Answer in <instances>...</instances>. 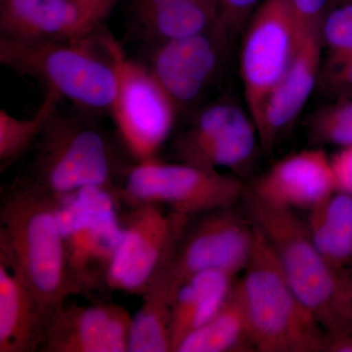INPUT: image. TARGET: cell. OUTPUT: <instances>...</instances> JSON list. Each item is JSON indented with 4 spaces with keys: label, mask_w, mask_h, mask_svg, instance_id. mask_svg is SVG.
Masks as SVG:
<instances>
[{
    "label": "cell",
    "mask_w": 352,
    "mask_h": 352,
    "mask_svg": "<svg viewBox=\"0 0 352 352\" xmlns=\"http://www.w3.org/2000/svg\"><path fill=\"white\" fill-rule=\"evenodd\" d=\"M98 27L76 0H0V36L15 41L82 38Z\"/></svg>",
    "instance_id": "obj_17"
},
{
    "label": "cell",
    "mask_w": 352,
    "mask_h": 352,
    "mask_svg": "<svg viewBox=\"0 0 352 352\" xmlns=\"http://www.w3.org/2000/svg\"><path fill=\"white\" fill-rule=\"evenodd\" d=\"M303 30L319 27L330 0H293Z\"/></svg>",
    "instance_id": "obj_30"
},
{
    "label": "cell",
    "mask_w": 352,
    "mask_h": 352,
    "mask_svg": "<svg viewBox=\"0 0 352 352\" xmlns=\"http://www.w3.org/2000/svg\"><path fill=\"white\" fill-rule=\"evenodd\" d=\"M132 318L116 303L65 302L48 315L41 351L129 352Z\"/></svg>",
    "instance_id": "obj_13"
},
{
    "label": "cell",
    "mask_w": 352,
    "mask_h": 352,
    "mask_svg": "<svg viewBox=\"0 0 352 352\" xmlns=\"http://www.w3.org/2000/svg\"><path fill=\"white\" fill-rule=\"evenodd\" d=\"M113 1L115 0H76L83 12L97 25H99L101 21L105 19L107 14L110 12Z\"/></svg>",
    "instance_id": "obj_31"
},
{
    "label": "cell",
    "mask_w": 352,
    "mask_h": 352,
    "mask_svg": "<svg viewBox=\"0 0 352 352\" xmlns=\"http://www.w3.org/2000/svg\"><path fill=\"white\" fill-rule=\"evenodd\" d=\"M312 242L338 271L352 263V196L336 190L309 210L307 222Z\"/></svg>",
    "instance_id": "obj_20"
},
{
    "label": "cell",
    "mask_w": 352,
    "mask_h": 352,
    "mask_svg": "<svg viewBox=\"0 0 352 352\" xmlns=\"http://www.w3.org/2000/svg\"><path fill=\"white\" fill-rule=\"evenodd\" d=\"M331 164L337 190L352 196V145L340 148L331 157Z\"/></svg>",
    "instance_id": "obj_29"
},
{
    "label": "cell",
    "mask_w": 352,
    "mask_h": 352,
    "mask_svg": "<svg viewBox=\"0 0 352 352\" xmlns=\"http://www.w3.org/2000/svg\"><path fill=\"white\" fill-rule=\"evenodd\" d=\"M325 76L329 87L342 96L352 95V50L337 59L326 61Z\"/></svg>",
    "instance_id": "obj_28"
},
{
    "label": "cell",
    "mask_w": 352,
    "mask_h": 352,
    "mask_svg": "<svg viewBox=\"0 0 352 352\" xmlns=\"http://www.w3.org/2000/svg\"><path fill=\"white\" fill-rule=\"evenodd\" d=\"M118 197V188L90 186L58 201L69 272L82 294L106 286L122 235Z\"/></svg>",
    "instance_id": "obj_8"
},
{
    "label": "cell",
    "mask_w": 352,
    "mask_h": 352,
    "mask_svg": "<svg viewBox=\"0 0 352 352\" xmlns=\"http://www.w3.org/2000/svg\"><path fill=\"white\" fill-rule=\"evenodd\" d=\"M179 0H132V18L141 17L146 14L151 13L162 7L170 6Z\"/></svg>",
    "instance_id": "obj_32"
},
{
    "label": "cell",
    "mask_w": 352,
    "mask_h": 352,
    "mask_svg": "<svg viewBox=\"0 0 352 352\" xmlns=\"http://www.w3.org/2000/svg\"><path fill=\"white\" fill-rule=\"evenodd\" d=\"M50 314L0 258V352L41 351Z\"/></svg>",
    "instance_id": "obj_18"
},
{
    "label": "cell",
    "mask_w": 352,
    "mask_h": 352,
    "mask_svg": "<svg viewBox=\"0 0 352 352\" xmlns=\"http://www.w3.org/2000/svg\"><path fill=\"white\" fill-rule=\"evenodd\" d=\"M0 258L6 259L48 314L69 296L82 294L69 272L58 200L28 176L2 197Z\"/></svg>",
    "instance_id": "obj_1"
},
{
    "label": "cell",
    "mask_w": 352,
    "mask_h": 352,
    "mask_svg": "<svg viewBox=\"0 0 352 352\" xmlns=\"http://www.w3.org/2000/svg\"><path fill=\"white\" fill-rule=\"evenodd\" d=\"M227 44L210 31L156 43L148 68L178 109L198 98L214 76Z\"/></svg>",
    "instance_id": "obj_14"
},
{
    "label": "cell",
    "mask_w": 352,
    "mask_h": 352,
    "mask_svg": "<svg viewBox=\"0 0 352 352\" xmlns=\"http://www.w3.org/2000/svg\"><path fill=\"white\" fill-rule=\"evenodd\" d=\"M261 0H219V17L214 30L227 43L244 31Z\"/></svg>",
    "instance_id": "obj_27"
},
{
    "label": "cell",
    "mask_w": 352,
    "mask_h": 352,
    "mask_svg": "<svg viewBox=\"0 0 352 352\" xmlns=\"http://www.w3.org/2000/svg\"><path fill=\"white\" fill-rule=\"evenodd\" d=\"M106 287L142 296L173 254L190 217L157 205L131 206Z\"/></svg>",
    "instance_id": "obj_11"
},
{
    "label": "cell",
    "mask_w": 352,
    "mask_h": 352,
    "mask_svg": "<svg viewBox=\"0 0 352 352\" xmlns=\"http://www.w3.org/2000/svg\"><path fill=\"white\" fill-rule=\"evenodd\" d=\"M252 349L239 284L207 324L188 336L176 352H227Z\"/></svg>",
    "instance_id": "obj_23"
},
{
    "label": "cell",
    "mask_w": 352,
    "mask_h": 352,
    "mask_svg": "<svg viewBox=\"0 0 352 352\" xmlns=\"http://www.w3.org/2000/svg\"><path fill=\"white\" fill-rule=\"evenodd\" d=\"M245 189L237 177L220 170L153 157L129 168L118 194L129 206L157 205L192 219L234 207Z\"/></svg>",
    "instance_id": "obj_6"
},
{
    "label": "cell",
    "mask_w": 352,
    "mask_h": 352,
    "mask_svg": "<svg viewBox=\"0 0 352 352\" xmlns=\"http://www.w3.org/2000/svg\"><path fill=\"white\" fill-rule=\"evenodd\" d=\"M248 189L270 205L310 210L333 194L337 186L331 157L317 147L279 160Z\"/></svg>",
    "instance_id": "obj_15"
},
{
    "label": "cell",
    "mask_w": 352,
    "mask_h": 352,
    "mask_svg": "<svg viewBox=\"0 0 352 352\" xmlns=\"http://www.w3.org/2000/svg\"><path fill=\"white\" fill-rule=\"evenodd\" d=\"M309 138L317 145L351 146L352 95L321 109L310 120Z\"/></svg>",
    "instance_id": "obj_25"
},
{
    "label": "cell",
    "mask_w": 352,
    "mask_h": 352,
    "mask_svg": "<svg viewBox=\"0 0 352 352\" xmlns=\"http://www.w3.org/2000/svg\"><path fill=\"white\" fill-rule=\"evenodd\" d=\"M347 275H349V283L352 288V270H347Z\"/></svg>",
    "instance_id": "obj_33"
},
{
    "label": "cell",
    "mask_w": 352,
    "mask_h": 352,
    "mask_svg": "<svg viewBox=\"0 0 352 352\" xmlns=\"http://www.w3.org/2000/svg\"><path fill=\"white\" fill-rule=\"evenodd\" d=\"M141 296L142 305L132 318L129 352H173V292L162 271Z\"/></svg>",
    "instance_id": "obj_22"
},
{
    "label": "cell",
    "mask_w": 352,
    "mask_h": 352,
    "mask_svg": "<svg viewBox=\"0 0 352 352\" xmlns=\"http://www.w3.org/2000/svg\"><path fill=\"white\" fill-rule=\"evenodd\" d=\"M323 63L320 25L305 30L295 57L266 102L256 126L259 143L270 151L298 119L318 80Z\"/></svg>",
    "instance_id": "obj_16"
},
{
    "label": "cell",
    "mask_w": 352,
    "mask_h": 352,
    "mask_svg": "<svg viewBox=\"0 0 352 352\" xmlns=\"http://www.w3.org/2000/svg\"><path fill=\"white\" fill-rule=\"evenodd\" d=\"M258 131L248 111L219 103L201 111L189 129L176 139L179 162L210 170H238L254 156Z\"/></svg>",
    "instance_id": "obj_12"
},
{
    "label": "cell",
    "mask_w": 352,
    "mask_h": 352,
    "mask_svg": "<svg viewBox=\"0 0 352 352\" xmlns=\"http://www.w3.org/2000/svg\"><path fill=\"white\" fill-rule=\"evenodd\" d=\"M254 238L256 230L249 215L243 217L234 207L201 214L194 224L190 219L162 270L173 295L199 273L221 271L235 276L245 270Z\"/></svg>",
    "instance_id": "obj_10"
},
{
    "label": "cell",
    "mask_w": 352,
    "mask_h": 352,
    "mask_svg": "<svg viewBox=\"0 0 352 352\" xmlns=\"http://www.w3.org/2000/svg\"><path fill=\"white\" fill-rule=\"evenodd\" d=\"M32 150L28 177L56 200L85 187H113L115 163L107 139L98 129L58 112Z\"/></svg>",
    "instance_id": "obj_5"
},
{
    "label": "cell",
    "mask_w": 352,
    "mask_h": 352,
    "mask_svg": "<svg viewBox=\"0 0 352 352\" xmlns=\"http://www.w3.org/2000/svg\"><path fill=\"white\" fill-rule=\"evenodd\" d=\"M100 41L117 76L109 112L122 142L136 162L157 157L175 126L178 108L148 67L129 59L111 36Z\"/></svg>",
    "instance_id": "obj_7"
},
{
    "label": "cell",
    "mask_w": 352,
    "mask_h": 352,
    "mask_svg": "<svg viewBox=\"0 0 352 352\" xmlns=\"http://www.w3.org/2000/svg\"><path fill=\"white\" fill-rule=\"evenodd\" d=\"M320 36L326 61L352 50V0H330L322 17Z\"/></svg>",
    "instance_id": "obj_26"
},
{
    "label": "cell",
    "mask_w": 352,
    "mask_h": 352,
    "mask_svg": "<svg viewBox=\"0 0 352 352\" xmlns=\"http://www.w3.org/2000/svg\"><path fill=\"white\" fill-rule=\"evenodd\" d=\"M303 31L293 0H261L245 25L240 75L256 127L271 92L295 57Z\"/></svg>",
    "instance_id": "obj_9"
},
{
    "label": "cell",
    "mask_w": 352,
    "mask_h": 352,
    "mask_svg": "<svg viewBox=\"0 0 352 352\" xmlns=\"http://www.w3.org/2000/svg\"><path fill=\"white\" fill-rule=\"evenodd\" d=\"M61 100L56 92L46 89L41 106L31 118L19 119L4 109L0 111V170H6L34 148Z\"/></svg>",
    "instance_id": "obj_24"
},
{
    "label": "cell",
    "mask_w": 352,
    "mask_h": 352,
    "mask_svg": "<svg viewBox=\"0 0 352 352\" xmlns=\"http://www.w3.org/2000/svg\"><path fill=\"white\" fill-rule=\"evenodd\" d=\"M247 214L276 252L289 286L329 336L352 335V288L347 270L333 268L315 248L307 222L245 189Z\"/></svg>",
    "instance_id": "obj_2"
},
{
    "label": "cell",
    "mask_w": 352,
    "mask_h": 352,
    "mask_svg": "<svg viewBox=\"0 0 352 352\" xmlns=\"http://www.w3.org/2000/svg\"><path fill=\"white\" fill-rule=\"evenodd\" d=\"M254 226V249L238 283L252 349L261 352L326 351L328 333L298 300L270 241Z\"/></svg>",
    "instance_id": "obj_3"
},
{
    "label": "cell",
    "mask_w": 352,
    "mask_h": 352,
    "mask_svg": "<svg viewBox=\"0 0 352 352\" xmlns=\"http://www.w3.org/2000/svg\"><path fill=\"white\" fill-rule=\"evenodd\" d=\"M0 62L78 107L109 111L115 98L117 76L112 62L105 50L104 54L95 50L89 36L53 41L0 38Z\"/></svg>",
    "instance_id": "obj_4"
},
{
    "label": "cell",
    "mask_w": 352,
    "mask_h": 352,
    "mask_svg": "<svg viewBox=\"0 0 352 352\" xmlns=\"http://www.w3.org/2000/svg\"><path fill=\"white\" fill-rule=\"evenodd\" d=\"M219 0H179L133 19L138 34L155 43L198 36L214 29Z\"/></svg>",
    "instance_id": "obj_21"
},
{
    "label": "cell",
    "mask_w": 352,
    "mask_h": 352,
    "mask_svg": "<svg viewBox=\"0 0 352 352\" xmlns=\"http://www.w3.org/2000/svg\"><path fill=\"white\" fill-rule=\"evenodd\" d=\"M233 278L221 271H205L178 288L171 305L173 352L223 307L233 288Z\"/></svg>",
    "instance_id": "obj_19"
}]
</instances>
